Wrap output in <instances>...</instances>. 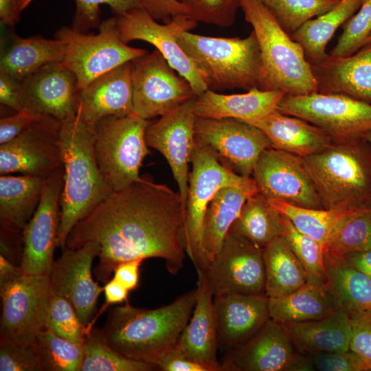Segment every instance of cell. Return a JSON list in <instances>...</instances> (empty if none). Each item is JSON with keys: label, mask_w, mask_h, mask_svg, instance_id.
<instances>
[{"label": "cell", "mask_w": 371, "mask_h": 371, "mask_svg": "<svg viewBox=\"0 0 371 371\" xmlns=\"http://www.w3.org/2000/svg\"><path fill=\"white\" fill-rule=\"evenodd\" d=\"M185 213L179 192L142 177L111 192L80 220L68 235L66 247L98 243L94 275L104 283L119 264L132 260L164 259L168 271L176 275L187 255Z\"/></svg>", "instance_id": "1"}, {"label": "cell", "mask_w": 371, "mask_h": 371, "mask_svg": "<svg viewBox=\"0 0 371 371\" xmlns=\"http://www.w3.org/2000/svg\"><path fill=\"white\" fill-rule=\"evenodd\" d=\"M196 297L197 288L155 309L128 304L113 307L98 328L100 335L107 345L125 357L157 368L175 348L190 319Z\"/></svg>", "instance_id": "2"}, {"label": "cell", "mask_w": 371, "mask_h": 371, "mask_svg": "<svg viewBox=\"0 0 371 371\" xmlns=\"http://www.w3.org/2000/svg\"><path fill=\"white\" fill-rule=\"evenodd\" d=\"M60 137L64 181L57 246L64 250L73 227L113 191L95 159L94 126L77 115L73 120L63 123Z\"/></svg>", "instance_id": "3"}, {"label": "cell", "mask_w": 371, "mask_h": 371, "mask_svg": "<svg viewBox=\"0 0 371 371\" xmlns=\"http://www.w3.org/2000/svg\"><path fill=\"white\" fill-rule=\"evenodd\" d=\"M240 8L259 45L260 89L280 90L291 95L317 92L311 65L302 46L280 27L267 5L260 0H240Z\"/></svg>", "instance_id": "4"}, {"label": "cell", "mask_w": 371, "mask_h": 371, "mask_svg": "<svg viewBox=\"0 0 371 371\" xmlns=\"http://www.w3.org/2000/svg\"><path fill=\"white\" fill-rule=\"evenodd\" d=\"M179 43L193 61L207 89H260L262 60L254 31L244 38L214 37L184 31Z\"/></svg>", "instance_id": "5"}, {"label": "cell", "mask_w": 371, "mask_h": 371, "mask_svg": "<svg viewBox=\"0 0 371 371\" xmlns=\"http://www.w3.org/2000/svg\"><path fill=\"white\" fill-rule=\"evenodd\" d=\"M361 139L333 144L302 157L324 208L354 210L371 205V157Z\"/></svg>", "instance_id": "6"}, {"label": "cell", "mask_w": 371, "mask_h": 371, "mask_svg": "<svg viewBox=\"0 0 371 371\" xmlns=\"http://www.w3.org/2000/svg\"><path fill=\"white\" fill-rule=\"evenodd\" d=\"M150 122L132 113L109 116L94 126V154L100 170L112 191L139 181V169L150 153L145 134Z\"/></svg>", "instance_id": "7"}, {"label": "cell", "mask_w": 371, "mask_h": 371, "mask_svg": "<svg viewBox=\"0 0 371 371\" xmlns=\"http://www.w3.org/2000/svg\"><path fill=\"white\" fill-rule=\"evenodd\" d=\"M191 164L185 213V245L187 256L198 276L205 271L207 265L203 236L205 216L210 201L223 186H243L254 180L249 176L235 173L210 149L196 142Z\"/></svg>", "instance_id": "8"}, {"label": "cell", "mask_w": 371, "mask_h": 371, "mask_svg": "<svg viewBox=\"0 0 371 371\" xmlns=\"http://www.w3.org/2000/svg\"><path fill=\"white\" fill-rule=\"evenodd\" d=\"M99 27L98 34H88L63 26L55 34L65 47L62 63L76 75L80 91L98 77L148 52L121 39L116 17L104 21Z\"/></svg>", "instance_id": "9"}, {"label": "cell", "mask_w": 371, "mask_h": 371, "mask_svg": "<svg viewBox=\"0 0 371 371\" xmlns=\"http://www.w3.org/2000/svg\"><path fill=\"white\" fill-rule=\"evenodd\" d=\"M277 110L315 125L337 142L364 139L371 133V104L341 94H285Z\"/></svg>", "instance_id": "10"}, {"label": "cell", "mask_w": 371, "mask_h": 371, "mask_svg": "<svg viewBox=\"0 0 371 371\" xmlns=\"http://www.w3.org/2000/svg\"><path fill=\"white\" fill-rule=\"evenodd\" d=\"M0 342L33 344L45 328L52 289L49 276L21 273L0 283Z\"/></svg>", "instance_id": "11"}, {"label": "cell", "mask_w": 371, "mask_h": 371, "mask_svg": "<svg viewBox=\"0 0 371 371\" xmlns=\"http://www.w3.org/2000/svg\"><path fill=\"white\" fill-rule=\"evenodd\" d=\"M132 86L133 113L148 120L196 96L157 49L132 61Z\"/></svg>", "instance_id": "12"}, {"label": "cell", "mask_w": 371, "mask_h": 371, "mask_svg": "<svg viewBox=\"0 0 371 371\" xmlns=\"http://www.w3.org/2000/svg\"><path fill=\"white\" fill-rule=\"evenodd\" d=\"M115 17L120 38L125 43L139 40L153 45L172 67L189 82L196 95L207 89L193 61L178 41L179 34L195 28L197 21L188 14H181L160 24L142 8Z\"/></svg>", "instance_id": "13"}, {"label": "cell", "mask_w": 371, "mask_h": 371, "mask_svg": "<svg viewBox=\"0 0 371 371\" xmlns=\"http://www.w3.org/2000/svg\"><path fill=\"white\" fill-rule=\"evenodd\" d=\"M202 273L214 297L265 294L263 249L232 230Z\"/></svg>", "instance_id": "14"}, {"label": "cell", "mask_w": 371, "mask_h": 371, "mask_svg": "<svg viewBox=\"0 0 371 371\" xmlns=\"http://www.w3.org/2000/svg\"><path fill=\"white\" fill-rule=\"evenodd\" d=\"M62 124L45 116L0 144V175L20 173L45 179L63 167Z\"/></svg>", "instance_id": "15"}, {"label": "cell", "mask_w": 371, "mask_h": 371, "mask_svg": "<svg viewBox=\"0 0 371 371\" xmlns=\"http://www.w3.org/2000/svg\"><path fill=\"white\" fill-rule=\"evenodd\" d=\"M221 363L223 371L314 370L283 325L271 318L246 341L226 352Z\"/></svg>", "instance_id": "16"}, {"label": "cell", "mask_w": 371, "mask_h": 371, "mask_svg": "<svg viewBox=\"0 0 371 371\" xmlns=\"http://www.w3.org/2000/svg\"><path fill=\"white\" fill-rule=\"evenodd\" d=\"M259 192L267 199L310 208H324L302 157L270 147L252 172Z\"/></svg>", "instance_id": "17"}, {"label": "cell", "mask_w": 371, "mask_h": 371, "mask_svg": "<svg viewBox=\"0 0 371 371\" xmlns=\"http://www.w3.org/2000/svg\"><path fill=\"white\" fill-rule=\"evenodd\" d=\"M63 181V167L45 178L40 203L23 229V250L19 266L25 274L50 275L54 250L58 247Z\"/></svg>", "instance_id": "18"}, {"label": "cell", "mask_w": 371, "mask_h": 371, "mask_svg": "<svg viewBox=\"0 0 371 371\" xmlns=\"http://www.w3.org/2000/svg\"><path fill=\"white\" fill-rule=\"evenodd\" d=\"M196 97L150 122L145 134L148 146L158 150L168 163L185 207L189 186L188 164L196 145Z\"/></svg>", "instance_id": "19"}, {"label": "cell", "mask_w": 371, "mask_h": 371, "mask_svg": "<svg viewBox=\"0 0 371 371\" xmlns=\"http://www.w3.org/2000/svg\"><path fill=\"white\" fill-rule=\"evenodd\" d=\"M195 140L218 158L227 161L244 176L252 175L260 154L271 147L269 140L260 129L234 118L197 117Z\"/></svg>", "instance_id": "20"}, {"label": "cell", "mask_w": 371, "mask_h": 371, "mask_svg": "<svg viewBox=\"0 0 371 371\" xmlns=\"http://www.w3.org/2000/svg\"><path fill=\"white\" fill-rule=\"evenodd\" d=\"M100 250L95 243H88L77 249L66 247L54 260L49 275L52 293L67 300L87 328L104 291V287L94 281L91 272Z\"/></svg>", "instance_id": "21"}, {"label": "cell", "mask_w": 371, "mask_h": 371, "mask_svg": "<svg viewBox=\"0 0 371 371\" xmlns=\"http://www.w3.org/2000/svg\"><path fill=\"white\" fill-rule=\"evenodd\" d=\"M23 109L65 123L78 115L80 89L74 73L62 62L52 63L22 81Z\"/></svg>", "instance_id": "22"}, {"label": "cell", "mask_w": 371, "mask_h": 371, "mask_svg": "<svg viewBox=\"0 0 371 371\" xmlns=\"http://www.w3.org/2000/svg\"><path fill=\"white\" fill-rule=\"evenodd\" d=\"M218 350L226 352L254 335L270 318L265 294L214 297Z\"/></svg>", "instance_id": "23"}, {"label": "cell", "mask_w": 371, "mask_h": 371, "mask_svg": "<svg viewBox=\"0 0 371 371\" xmlns=\"http://www.w3.org/2000/svg\"><path fill=\"white\" fill-rule=\"evenodd\" d=\"M197 297L192 315L182 330L175 350L208 371H223L218 359L214 295L203 273L198 275Z\"/></svg>", "instance_id": "24"}, {"label": "cell", "mask_w": 371, "mask_h": 371, "mask_svg": "<svg viewBox=\"0 0 371 371\" xmlns=\"http://www.w3.org/2000/svg\"><path fill=\"white\" fill-rule=\"evenodd\" d=\"M132 113V61L98 77L80 91L78 115L93 126L104 117Z\"/></svg>", "instance_id": "25"}, {"label": "cell", "mask_w": 371, "mask_h": 371, "mask_svg": "<svg viewBox=\"0 0 371 371\" xmlns=\"http://www.w3.org/2000/svg\"><path fill=\"white\" fill-rule=\"evenodd\" d=\"M311 67L317 92L341 94L371 104V45L347 57L328 54Z\"/></svg>", "instance_id": "26"}, {"label": "cell", "mask_w": 371, "mask_h": 371, "mask_svg": "<svg viewBox=\"0 0 371 371\" xmlns=\"http://www.w3.org/2000/svg\"><path fill=\"white\" fill-rule=\"evenodd\" d=\"M241 121L260 129L272 148L301 157L319 153L333 144L332 138L320 128L277 109L258 118Z\"/></svg>", "instance_id": "27"}, {"label": "cell", "mask_w": 371, "mask_h": 371, "mask_svg": "<svg viewBox=\"0 0 371 371\" xmlns=\"http://www.w3.org/2000/svg\"><path fill=\"white\" fill-rule=\"evenodd\" d=\"M286 93L254 88L243 93L223 94L207 89L197 95L194 110L199 117L247 120L276 110Z\"/></svg>", "instance_id": "28"}, {"label": "cell", "mask_w": 371, "mask_h": 371, "mask_svg": "<svg viewBox=\"0 0 371 371\" xmlns=\"http://www.w3.org/2000/svg\"><path fill=\"white\" fill-rule=\"evenodd\" d=\"M282 324L302 354L349 350L352 332L350 316V311L344 307L321 319Z\"/></svg>", "instance_id": "29"}, {"label": "cell", "mask_w": 371, "mask_h": 371, "mask_svg": "<svg viewBox=\"0 0 371 371\" xmlns=\"http://www.w3.org/2000/svg\"><path fill=\"white\" fill-rule=\"evenodd\" d=\"M258 192L254 181L243 186H225L216 192L207 207L203 225V242L207 265L221 249L246 200Z\"/></svg>", "instance_id": "30"}, {"label": "cell", "mask_w": 371, "mask_h": 371, "mask_svg": "<svg viewBox=\"0 0 371 371\" xmlns=\"http://www.w3.org/2000/svg\"><path fill=\"white\" fill-rule=\"evenodd\" d=\"M339 307L327 286L309 283L286 295L269 297V317L282 324L321 319Z\"/></svg>", "instance_id": "31"}, {"label": "cell", "mask_w": 371, "mask_h": 371, "mask_svg": "<svg viewBox=\"0 0 371 371\" xmlns=\"http://www.w3.org/2000/svg\"><path fill=\"white\" fill-rule=\"evenodd\" d=\"M65 54L64 43L56 38H22L14 34L9 47L1 56L0 71L23 81L46 65L63 62Z\"/></svg>", "instance_id": "32"}, {"label": "cell", "mask_w": 371, "mask_h": 371, "mask_svg": "<svg viewBox=\"0 0 371 371\" xmlns=\"http://www.w3.org/2000/svg\"><path fill=\"white\" fill-rule=\"evenodd\" d=\"M45 178L20 175L0 176V221L23 229L42 196Z\"/></svg>", "instance_id": "33"}, {"label": "cell", "mask_w": 371, "mask_h": 371, "mask_svg": "<svg viewBox=\"0 0 371 371\" xmlns=\"http://www.w3.org/2000/svg\"><path fill=\"white\" fill-rule=\"evenodd\" d=\"M263 259L268 297L286 295L307 283L302 264L282 236L263 249Z\"/></svg>", "instance_id": "34"}, {"label": "cell", "mask_w": 371, "mask_h": 371, "mask_svg": "<svg viewBox=\"0 0 371 371\" xmlns=\"http://www.w3.org/2000/svg\"><path fill=\"white\" fill-rule=\"evenodd\" d=\"M328 288L340 307L351 312L371 311V278L341 257L324 252Z\"/></svg>", "instance_id": "35"}, {"label": "cell", "mask_w": 371, "mask_h": 371, "mask_svg": "<svg viewBox=\"0 0 371 371\" xmlns=\"http://www.w3.org/2000/svg\"><path fill=\"white\" fill-rule=\"evenodd\" d=\"M362 0H341L327 12L305 23L291 38L302 47L311 65L322 61L327 55L326 47L336 30L360 8Z\"/></svg>", "instance_id": "36"}, {"label": "cell", "mask_w": 371, "mask_h": 371, "mask_svg": "<svg viewBox=\"0 0 371 371\" xmlns=\"http://www.w3.org/2000/svg\"><path fill=\"white\" fill-rule=\"evenodd\" d=\"M281 214L260 192L250 196L231 226L256 247L263 249L282 235Z\"/></svg>", "instance_id": "37"}, {"label": "cell", "mask_w": 371, "mask_h": 371, "mask_svg": "<svg viewBox=\"0 0 371 371\" xmlns=\"http://www.w3.org/2000/svg\"><path fill=\"white\" fill-rule=\"evenodd\" d=\"M371 249V205L351 210L333 229L324 251L342 256L346 254Z\"/></svg>", "instance_id": "38"}, {"label": "cell", "mask_w": 371, "mask_h": 371, "mask_svg": "<svg viewBox=\"0 0 371 371\" xmlns=\"http://www.w3.org/2000/svg\"><path fill=\"white\" fill-rule=\"evenodd\" d=\"M267 200L280 214L288 218L298 231L324 247L338 221L351 210L304 207L276 199Z\"/></svg>", "instance_id": "39"}, {"label": "cell", "mask_w": 371, "mask_h": 371, "mask_svg": "<svg viewBox=\"0 0 371 371\" xmlns=\"http://www.w3.org/2000/svg\"><path fill=\"white\" fill-rule=\"evenodd\" d=\"M84 356L80 371H150L153 365L129 359L107 345L98 328H91L85 335Z\"/></svg>", "instance_id": "40"}, {"label": "cell", "mask_w": 371, "mask_h": 371, "mask_svg": "<svg viewBox=\"0 0 371 371\" xmlns=\"http://www.w3.org/2000/svg\"><path fill=\"white\" fill-rule=\"evenodd\" d=\"M281 221V236L286 240L302 264L306 275L307 283L328 287L324 247L311 236L298 231L290 220L282 214Z\"/></svg>", "instance_id": "41"}, {"label": "cell", "mask_w": 371, "mask_h": 371, "mask_svg": "<svg viewBox=\"0 0 371 371\" xmlns=\"http://www.w3.org/2000/svg\"><path fill=\"white\" fill-rule=\"evenodd\" d=\"M35 344L43 370L80 371L83 344L58 337L47 328L38 333Z\"/></svg>", "instance_id": "42"}, {"label": "cell", "mask_w": 371, "mask_h": 371, "mask_svg": "<svg viewBox=\"0 0 371 371\" xmlns=\"http://www.w3.org/2000/svg\"><path fill=\"white\" fill-rule=\"evenodd\" d=\"M341 0H270L267 4L280 27L289 36L308 21L334 8Z\"/></svg>", "instance_id": "43"}, {"label": "cell", "mask_w": 371, "mask_h": 371, "mask_svg": "<svg viewBox=\"0 0 371 371\" xmlns=\"http://www.w3.org/2000/svg\"><path fill=\"white\" fill-rule=\"evenodd\" d=\"M53 333L76 344H83L87 333L72 304L65 298L52 293L46 326Z\"/></svg>", "instance_id": "44"}, {"label": "cell", "mask_w": 371, "mask_h": 371, "mask_svg": "<svg viewBox=\"0 0 371 371\" xmlns=\"http://www.w3.org/2000/svg\"><path fill=\"white\" fill-rule=\"evenodd\" d=\"M371 34V0H362L356 14L343 25V32L330 55L347 57L363 47Z\"/></svg>", "instance_id": "45"}, {"label": "cell", "mask_w": 371, "mask_h": 371, "mask_svg": "<svg viewBox=\"0 0 371 371\" xmlns=\"http://www.w3.org/2000/svg\"><path fill=\"white\" fill-rule=\"evenodd\" d=\"M188 15L196 21L221 27L232 26L240 8V0H180Z\"/></svg>", "instance_id": "46"}, {"label": "cell", "mask_w": 371, "mask_h": 371, "mask_svg": "<svg viewBox=\"0 0 371 371\" xmlns=\"http://www.w3.org/2000/svg\"><path fill=\"white\" fill-rule=\"evenodd\" d=\"M76 10L71 27L86 33L100 27V6L107 5L115 16L142 8L139 0H75Z\"/></svg>", "instance_id": "47"}, {"label": "cell", "mask_w": 371, "mask_h": 371, "mask_svg": "<svg viewBox=\"0 0 371 371\" xmlns=\"http://www.w3.org/2000/svg\"><path fill=\"white\" fill-rule=\"evenodd\" d=\"M1 371H43L35 341L29 345L0 342Z\"/></svg>", "instance_id": "48"}, {"label": "cell", "mask_w": 371, "mask_h": 371, "mask_svg": "<svg viewBox=\"0 0 371 371\" xmlns=\"http://www.w3.org/2000/svg\"><path fill=\"white\" fill-rule=\"evenodd\" d=\"M314 370L369 371L371 366L353 351L307 355Z\"/></svg>", "instance_id": "49"}, {"label": "cell", "mask_w": 371, "mask_h": 371, "mask_svg": "<svg viewBox=\"0 0 371 371\" xmlns=\"http://www.w3.org/2000/svg\"><path fill=\"white\" fill-rule=\"evenodd\" d=\"M351 338L349 350L371 366V311L350 313Z\"/></svg>", "instance_id": "50"}, {"label": "cell", "mask_w": 371, "mask_h": 371, "mask_svg": "<svg viewBox=\"0 0 371 371\" xmlns=\"http://www.w3.org/2000/svg\"><path fill=\"white\" fill-rule=\"evenodd\" d=\"M45 117L23 110L0 120V144L16 137L34 122Z\"/></svg>", "instance_id": "51"}, {"label": "cell", "mask_w": 371, "mask_h": 371, "mask_svg": "<svg viewBox=\"0 0 371 371\" xmlns=\"http://www.w3.org/2000/svg\"><path fill=\"white\" fill-rule=\"evenodd\" d=\"M142 8L156 21L164 23L169 22L172 18L188 14L186 7L180 0H139Z\"/></svg>", "instance_id": "52"}, {"label": "cell", "mask_w": 371, "mask_h": 371, "mask_svg": "<svg viewBox=\"0 0 371 371\" xmlns=\"http://www.w3.org/2000/svg\"><path fill=\"white\" fill-rule=\"evenodd\" d=\"M0 102L16 112L23 111L22 81L0 71Z\"/></svg>", "instance_id": "53"}, {"label": "cell", "mask_w": 371, "mask_h": 371, "mask_svg": "<svg viewBox=\"0 0 371 371\" xmlns=\"http://www.w3.org/2000/svg\"><path fill=\"white\" fill-rule=\"evenodd\" d=\"M157 368L162 371H208L205 366L177 353L175 348L157 363Z\"/></svg>", "instance_id": "54"}, {"label": "cell", "mask_w": 371, "mask_h": 371, "mask_svg": "<svg viewBox=\"0 0 371 371\" xmlns=\"http://www.w3.org/2000/svg\"><path fill=\"white\" fill-rule=\"evenodd\" d=\"M142 261V260H132L119 264L113 271V278L129 291L135 289L138 285L139 269Z\"/></svg>", "instance_id": "55"}, {"label": "cell", "mask_w": 371, "mask_h": 371, "mask_svg": "<svg viewBox=\"0 0 371 371\" xmlns=\"http://www.w3.org/2000/svg\"><path fill=\"white\" fill-rule=\"evenodd\" d=\"M33 0H0L1 23L14 27L20 20L21 12Z\"/></svg>", "instance_id": "56"}, {"label": "cell", "mask_w": 371, "mask_h": 371, "mask_svg": "<svg viewBox=\"0 0 371 371\" xmlns=\"http://www.w3.org/2000/svg\"><path fill=\"white\" fill-rule=\"evenodd\" d=\"M341 257L352 267L371 278V249L346 254Z\"/></svg>", "instance_id": "57"}, {"label": "cell", "mask_w": 371, "mask_h": 371, "mask_svg": "<svg viewBox=\"0 0 371 371\" xmlns=\"http://www.w3.org/2000/svg\"><path fill=\"white\" fill-rule=\"evenodd\" d=\"M128 290L114 278L105 283L104 286L106 304H113L126 300Z\"/></svg>", "instance_id": "58"}, {"label": "cell", "mask_w": 371, "mask_h": 371, "mask_svg": "<svg viewBox=\"0 0 371 371\" xmlns=\"http://www.w3.org/2000/svg\"><path fill=\"white\" fill-rule=\"evenodd\" d=\"M23 273L20 266L0 254V283L6 282Z\"/></svg>", "instance_id": "59"}, {"label": "cell", "mask_w": 371, "mask_h": 371, "mask_svg": "<svg viewBox=\"0 0 371 371\" xmlns=\"http://www.w3.org/2000/svg\"><path fill=\"white\" fill-rule=\"evenodd\" d=\"M364 139L366 142V143L371 147V133L367 134L364 137Z\"/></svg>", "instance_id": "60"}, {"label": "cell", "mask_w": 371, "mask_h": 371, "mask_svg": "<svg viewBox=\"0 0 371 371\" xmlns=\"http://www.w3.org/2000/svg\"><path fill=\"white\" fill-rule=\"evenodd\" d=\"M371 45V34L369 35V36L367 38L365 45Z\"/></svg>", "instance_id": "61"}, {"label": "cell", "mask_w": 371, "mask_h": 371, "mask_svg": "<svg viewBox=\"0 0 371 371\" xmlns=\"http://www.w3.org/2000/svg\"><path fill=\"white\" fill-rule=\"evenodd\" d=\"M260 1L267 5L269 2L270 0H260Z\"/></svg>", "instance_id": "62"}]
</instances>
